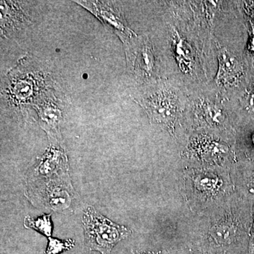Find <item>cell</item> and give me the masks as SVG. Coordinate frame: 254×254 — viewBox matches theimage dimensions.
Returning <instances> with one entry per match:
<instances>
[{
  "instance_id": "cell-4",
  "label": "cell",
  "mask_w": 254,
  "mask_h": 254,
  "mask_svg": "<svg viewBox=\"0 0 254 254\" xmlns=\"http://www.w3.org/2000/svg\"><path fill=\"white\" fill-rule=\"evenodd\" d=\"M189 94L168 78H160L145 83L132 96L143 108L150 123L160 125L177 140L183 139L184 116Z\"/></svg>"
},
{
  "instance_id": "cell-17",
  "label": "cell",
  "mask_w": 254,
  "mask_h": 254,
  "mask_svg": "<svg viewBox=\"0 0 254 254\" xmlns=\"http://www.w3.org/2000/svg\"><path fill=\"white\" fill-rule=\"evenodd\" d=\"M23 225L26 228L33 229L44 236L48 237V238L51 237L53 225L50 214H46L36 219L31 218L29 215H26L23 221Z\"/></svg>"
},
{
  "instance_id": "cell-14",
  "label": "cell",
  "mask_w": 254,
  "mask_h": 254,
  "mask_svg": "<svg viewBox=\"0 0 254 254\" xmlns=\"http://www.w3.org/2000/svg\"><path fill=\"white\" fill-rule=\"evenodd\" d=\"M235 150L237 163L254 161V116L240 119L235 135Z\"/></svg>"
},
{
  "instance_id": "cell-1",
  "label": "cell",
  "mask_w": 254,
  "mask_h": 254,
  "mask_svg": "<svg viewBox=\"0 0 254 254\" xmlns=\"http://www.w3.org/2000/svg\"><path fill=\"white\" fill-rule=\"evenodd\" d=\"M155 46L163 78L189 95L204 88L216 73L213 21L200 1H166Z\"/></svg>"
},
{
  "instance_id": "cell-22",
  "label": "cell",
  "mask_w": 254,
  "mask_h": 254,
  "mask_svg": "<svg viewBox=\"0 0 254 254\" xmlns=\"http://www.w3.org/2000/svg\"><path fill=\"white\" fill-rule=\"evenodd\" d=\"M171 254H210L203 251L194 248L191 246L186 245L178 250L174 251L170 253Z\"/></svg>"
},
{
  "instance_id": "cell-3",
  "label": "cell",
  "mask_w": 254,
  "mask_h": 254,
  "mask_svg": "<svg viewBox=\"0 0 254 254\" xmlns=\"http://www.w3.org/2000/svg\"><path fill=\"white\" fill-rule=\"evenodd\" d=\"M247 29L224 43L213 33L214 47L218 61L216 73L207 86L225 99L238 103L254 79V57L246 49Z\"/></svg>"
},
{
  "instance_id": "cell-11",
  "label": "cell",
  "mask_w": 254,
  "mask_h": 254,
  "mask_svg": "<svg viewBox=\"0 0 254 254\" xmlns=\"http://www.w3.org/2000/svg\"><path fill=\"white\" fill-rule=\"evenodd\" d=\"M89 11L120 38L123 44L138 36L131 28L125 17L123 6L114 1H75Z\"/></svg>"
},
{
  "instance_id": "cell-10",
  "label": "cell",
  "mask_w": 254,
  "mask_h": 254,
  "mask_svg": "<svg viewBox=\"0 0 254 254\" xmlns=\"http://www.w3.org/2000/svg\"><path fill=\"white\" fill-rule=\"evenodd\" d=\"M82 222L84 230V247L89 252L96 251L100 254H111L118 242L132 234L129 228L112 222L92 206H88L84 210Z\"/></svg>"
},
{
  "instance_id": "cell-7",
  "label": "cell",
  "mask_w": 254,
  "mask_h": 254,
  "mask_svg": "<svg viewBox=\"0 0 254 254\" xmlns=\"http://www.w3.org/2000/svg\"><path fill=\"white\" fill-rule=\"evenodd\" d=\"M49 80L41 66L25 58L6 75L2 87L4 100L13 111L26 118L28 106L33 107L38 98L51 88Z\"/></svg>"
},
{
  "instance_id": "cell-24",
  "label": "cell",
  "mask_w": 254,
  "mask_h": 254,
  "mask_svg": "<svg viewBox=\"0 0 254 254\" xmlns=\"http://www.w3.org/2000/svg\"><path fill=\"white\" fill-rule=\"evenodd\" d=\"M170 250H159V251H133L131 254H170Z\"/></svg>"
},
{
  "instance_id": "cell-5",
  "label": "cell",
  "mask_w": 254,
  "mask_h": 254,
  "mask_svg": "<svg viewBox=\"0 0 254 254\" xmlns=\"http://www.w3.org/2000/svg\"><path fill=\"white\" fill-rule=\"evenodd\" d=\"M240 120L238 103L222 98L208 87L189 95L184 130L215 133L235 142Z\"/></svg>"
},
{
  "instance_id": "cell-13",
  "label": "cell",
  "mask_w": 254,
  "mask_h": 254,
  "mask_svg": "<svg viewBox=\"0 0 254 254\" xmlns=\"http://www.w3.org/2000/svg\"><path fill=\"white\" fill-rule=\"evenodd\" d=\"M43 190L45 201L50 208L57 212L67 210L76 198L68 175H64L61 179L51 180Z\"/></svg>"
},
{
  "instance_id": "cell-9",
  "label": "cell",
  "mask_w": 254,
  "mask_h": 254,
  "mask_svg": "<svg viewBox=\"0 0 254 254\" xmlns=\"http://www.w3.org/2000/svg\"><path fill=\"white\" fill-rule=\"evenodd\" d=\"M123 45L127 72L136 86L163 78L158 52L148 35H138Z\"/></svg>"
},
{
  "instance_id": "cell-12",
  "label": "cell",
  "mask_w": 254,
  "mask_h": 254,
  "mask_svg": "<svg viewBox=\"0 0 254 254\" xmlns=\"http://www.w3.org/2000/svg\"><path fill=\"white\" fill-rule=\"evenodd\" d=\"M33 108L36 110L41 128L46 132L49 143H64L60 133L63 119L64 104L53 88L38 98Z\"/></svg>"
},
{
  "instance_id": "cell-2",
  "label": "cell",
  "mask_w": 254,
  "mask_h": 254,
  "mask_svg": "<svg viewBox=\"0 0 254 254\" xmlns=\"http://www.w3.org/2000/svg\"><path fill=\"white\" fill-rule=\"evenodd\" d=\"M187 245L210 254H249L252 202L240 193L204 213Z\"/></svg>"
},
{
  "instance_id": "cell-23",
  "label": "cell",
  "mask_w": 254,
  "mask_h": 254,
  "mask_svg": "<svg viewBox=\"0 0 254 254\" xmlns=\"http://www.w3.org/2000/svg\"><path fill=\"white\" fill-rule=\"evenodd\" d=\"M252 202V226L250 230V246L249 254H254V198L250 200Z\"/></svg>"
},
{
  "instance_id": "cell-20",
  "label": "cell",
  "mask_w": 254,
  "mask_h": 254,
  "mask_svg": "<svg viewBox=\"0 0 254 254\" xmlns=\"http://www.w3.org/2000/svg\"><path fill=\"white\" fill-rule=\"evenodd\" d=\"M246 21L254 24V1H239Z\"/></svg>"
},
{
  "instance_id": "cell-15",
  "label": "cell",
  "mask_w": 254,
  "mask_h": 254,
  "mask_svg": "<svg viewBox=\"0 0 254 254\" xmlns=\"http://www.w3.org/2000/svg\"><path fill=\"white\" fill-rule=\"evenodd\" d=\"M237 193L248 200L254 198V161L238 162L232 169Z\"/></svg>"
},
{
  "instance_id": "cell-18",
  "label": "cell",
  "mask_w": 254,
  "mask_h": 254,
  "mask_svg": "<svg viewBox=\"0 0 254 254\" xmlns=\"http://www.w3.org/2000/svg\"><path fill=\"white\" fill-rule=\"evenodd\" d=\"M240 119L254 116V79L250 88L238 102Z\"/></svg>"
},
{
  "instance_id": "cell-16",
  "label": "cell",
  "mask_w": 254,
  "mask_h": 254,
  "mask_svg": "<svg viewBox=\"0 0 254 254\" xmlns=\"http://www.w3.org/2000/svg\"><path fill=\"white\" fill-rule=\"evenodd\" d=\"M16 1H1V28L5 33L15 31L26 22V14Z\"/></svg>"
},
{
  "instance_id": "cell-21",
  "label": "cell",
  "mask_w": 254,
  "mask_h": 254,
  "mask_svg": "<svg viewBox=\"0 0 254 254\" xmlns=\"http://www.w3.org/2000/svg\"><path fill=\"white\" fill-rule=\"evenodd\" d=\"M245 21L246 25H247V33H248L246 49L250 55L254 57V24L246 21V20Z\"/></svg>"
},
{
  "instance_id": "cell-19",
  "label": "cell",
  "mask_w": 254,
  "mask_h": 254,
  "mask_svg": "<svg viewBox=\"0 0 254 254\" xmlns=\"http://www.w3.org/2000/svg\"><path fill=\"white\" fill-rule=\"evenodd\" d=\"M74 246L75 242L72 240H60L49 237L46 254H60L71 250Z\"/></svg>"
},
{
  "instance_id": "cell-8",
  "label": "cell",
  "mask_w": 254,
  "mask_h": 254,
  "mask_svg": "<svg viewBox=\"0 0 254 254\" xmlns=\"http://www.w3.org/2000/svg\"><path fill=\"white\" fill-rule=\"evenodd\" d=\"M184 167L232 169L237 163L234 141L206 131L187 132L182 139Z\"/></svg>"
},
{
  "instance_id": "cell-6",
  "label": "cell",
  "mask_w": 254,
  "mask_h": 254,
  "mask_svg": "<svg viewBox=\"0 0 254 254\" xmlns=\"http://www.w3.org/2000/svg\"><path fill=\"white\" fill-rule=\"evenodd\" d=\"M182 193L197 215L204 213L237 193L231 169L184 167Z\"/></svg>"
}]
</instances>
